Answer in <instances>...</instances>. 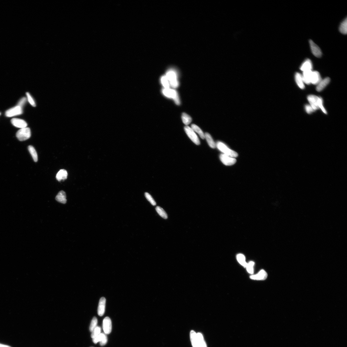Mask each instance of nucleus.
Listing matches in <instances>:
<instances>
[{
	"instance_id": "1",
	"label": "nucleus",
	"mask_w": 347,
	"mask_h": 347,
	"mask_svg": "<svg viewBox=\"0 0 347 347\" xmlns=\"http://www.w3.org/2000/svg\"><path fill=\"white\" fill-rule=\"evenodd\" d=\"M190 335L193 347H207L204 337L201 333H197L194 331H192Z\"/></svg>"
},
{
	"instance_id": "2",
	"label": "nucleus",
	"mask_w": 347,
	"mask_h": 347,
	"mask_svg": "<svg viewBox=\"0 0 347 347\" xmlns=\"http://www.w3.org/2000/svg\"><path fill=\"white\" fill-rule=\"evenodd\" d=\"M307 99L310 105L315 111L321 109L324 113L327 114L323 107V100L321 98L315 95H310L308 96Z\"/></svg>"
},
{
	"instance_id": "3",
	"label": "nucleus",
	"mask_w": 347,
	"mask_h": 347,
	"mask_svg": "<svg viewBox=\"0 0 347 347\" xmlns=\"http://www.w3.org/2000/svg\"><path fill=\"white\" fill-rule=\"evenodd\" d=\"M216 147L223 154L228 156L236 158L238 156V154L235 151L230 149L225 144L219 141L216 144Z\"/></svg>"
},
{
	"instance_id": "4",
	"label": "nucleus",
	"mask_w": 347,
	"mask_h": 347,
	"mask_svg": "<svg viewBox=\"0 0 347 347\" xmlns=\"http://www.w3.org/2000/svg\"><path fill=\"white\" fill-rule=\"evenodd\" d=\"M165 76L170 84L172 87L176 88L178 87L179 84L178 80V75L175 71L170 70L166 72Z\"/></svg>"
},
{
	"instance_id": "5",
	"label": "nucleus",
	"mask_w": 347,
	"mask_h": 347,
	"mask_svg": "<svg viewBox=\"0 0 347 347\" xmlns=\"http://www.w3.org/2000/svg\"><path fill=\"white\" fill-rule=\"evenodd\" d=\"M163 95L166 97L173 99L177 105L180 104V100L177 92L174 90L170 88H164L162 90Z\"/></svg>"
},
{
	"instance_id": "6",
	"label": "nucleus",
	"mask_w": 347,
	"mask_h": 347,
	"mask_svg": "<svg viewBox=\"0 0 347 347\" xmlns=\"http://www.w3.org/2000/svg\"><path fill=\"white\" fill-rule=\"evenodd\" d=\"M31 136L30 129L28 127L21 128L16 133V137L19 141H23L30 138Z\"/></svg>"
},
{
	"instance_id": "7",
	"label": "nucleus",
	"mask_w": 347,
	"mask_h": 347,
	"mask_svg": "<svg viewBox=\"0 0 347 347\" xmlns=\"http://www.w3.org/2000/svg\"><path fill=\"white\" fill-rule=\"evenodd\" d=\"M187 136L191 141L197 145H199L200 142L198 137L194 131L191 128L187 126L184 128Z\"/></svg>"
},
{
	"instance_id": "8",
	"label": "nucleus",
	"mask_w": 347,
	"mask_h": 347,
	"mask_svg": "<svg viewBox=\"0 0 347 347\" xmlns=\"http://www.w3.org/2000/svg\"><path fill=\"white\" fill-rule=\"evenodd\" d=\"M23 113L22 108L20 106L17 105L16 107L10 109L7 111L5 114L8 117H12L15 116L22 114Z\"/></svg>"
},
{
	"instance_id": "9",
	"label": "nucleus",
	"mask_w": 347,
	"mask_h": 347,
	"mask_svg": "<svg viewBox=\"0 0 347 347\" xmlns=\"http://www.w3.org/2000/svg\"><path fill=\"white\" fill-rule=\"evenodd\" d=\"M220 158L222 162L226 166L233 165L236 162V160L235 158L228 156L224 154H220Z\"/></svg>"
},
{
	"instance_id": "10",
	"label": "nucleus",
	"mask_w": 347,
	"mask_h": 347,
	"mask_svg": "<svg viewBox=\"0 0 347 347\" xmlns=\"http://www.w3.org/2000/svg\"><path fill=\"white\" fill-rule=\"evenodd\" d=\"M103 329L106 334H109L111 333L112 330V322L109 317H106L103 321Z\"/></svg>"
},
{
	"instance_id": "11",
	"label": "nucleus",
	"mask_w": 347,
	"mask_h": 347,
	"mask_svg": "<svg viewBox=\"0 0 347 347\" xmlns=\"http://www.w3.org/2000/svg\"><path fill=\"white\" fill-rule=\"evenodd\" d=\"M309 42L312 54L317 57H321L322 55V53L320 48L312 40H310Z\"/></svg>"
},
{
	"instance_id": "12",
	"label": "nucleus",
	"mask_w": 347,
	"mask_h": 347,
	"mask_svg": "<svg viewBox=\"0 0 347 347\" xmlns=\"http://www.w3.org/2000/svg\"><path fill=\"white\" fill-rule=\"evenodd\" d=\"M93 339V342L95 344H96L100 342L101 346H104L108 342L107 336L105 333H101Z\"/></svg>"
},
{
	"instance_id": "13",
	"label": "nucleus",
	"mask_w": 347,
	"mask_h": 347,
	"mask_svg": "<svg viewBox=\"0 0 347 347\" xmlns=\"http://www.w3.org/2000/svg\"><path fill=\"white\" fill-rule=\"evenodd\" d=\"M311 83L317 85L321 81V77L320 73L317 71H312L310 76Z\"/></svg>"
},
{
	"instance_id": "14",
	"label": "nucleus",
	"mask_w": 347,
	"mask_h": 347,
	"mask_svg": "<svg viewBox=\"0 0 347 347\" xmlns=\"http://www.w3.org/2000/svg\"><path fill=\"white\" fill-rule=\"evenodd\" d=\"M267 277V274L266 271L264 270H261L257 274L251 276L250 278L254 280H264Z\"/></svg>"
},
{
	"instance_id": "15",
	"label": "nucleus",
	"mask_w": 347,
	"mask_h": 347,
	"mask_svg": "<svg viewBox=\"0 0 347 347\" xmlns=\"http://www.w3.org/2000/svg\"><path fill=\"white\" fill-rule=\"evenodd\" d=\"M11 122L14 126L21 129L26 127L27 125L25 121L19 118H13L12 119Z\"/></svg>"
},
{
	"instance_id": "16",
	"label": "nucleus",
	"mask_w": 347,
	"mask_h": 347,
	"mask_svg": "<svg viewBox=\"0 0 347 347\" xmlns=\"http://www.w3.org/2000/svg\"><path fill=\"white\" fill-rule=\"evenodd\" d=\"M106 299L103 297L100 298L98 307V313L100 316H103L105 312Z\"/></svg>"
},
{
	"instance_id": "17",
	"label": "nucleus",
	"mask_w": 347,
	"mask_h": 347,
	"mask_svg": "<svg viewBox=\"0 0 347 347\" xmlns=\"http://www.w3.org/2000/svg\"><path fill=\"white\" fill-rule=\"evenodd\" d=\"M313 65L312 61L309 59H306L302 63L300 67V70L305 72L312 70Z\"/></svg>"
},
{
	"instance_id": "18",
	"label": "nucleus",
	"mask_w": 347,
	"mask_h": 347,
	"mask_svg": "<svg viewBox=\"0 0 347 347\" xmlns=\"http://www.w3.org/2000/svg\"><path fill=\"white\" fill-rule=\"evenodd\" d=\"M330 79L328 77L326 78L319 82L317 84L316 87V90L318 92H321L330 83Z\"/></svg>"
},
{
	"instance_id": "19",
	"label": "nucleus",
	"mask_w": 347,
	"mask_h": 347,
	"mask_svg": "<svg viewBox=\"0 0 347 347\" xmlns=\"http://www.w3.org/2000/svg\"><path fill=\"white\" fill-rule=\"evenodd\" d=\"M295 78L296 83L299 87L301 89H304L305 86L303 80L302 75L300 73L297 72L295 74Z\"/></svg>"
},
{
	"instance_id": "20",
	"label": "nucleus",
	"mask_w": 347,
	"mask_h": 347,
	"mask_svg": "<svg viewBox=\"0 0 347 347\" xmlns=\"http://www.w3.org/2000/svg\"><path fill=\"white\" fill-rule=\"evenodd\" d=\"M65 192L63 191H60L56 197V200L61 203L65 204L67 202Z\"/></svg>"
},
{
	"instance_id": "21",
	"label": "nucleus",
	"mask_w": 347,
	"mask_h": 347,
	"mask_svg": "<svg viewBox=\"0 0 347 347\" xmlns=\"http://www.w3.org/2000/svg\"><path fill=\"white\" fill-rule=\"evenodd\" d=\"M67 173L65 169H61L57 173L56 178L59 181L66 179L67 178Z\"/></svg>"
},
{
	"instance_id": "22",
	"label": "nucleus",
	"mask_w": 347,
	"mask_h": 347,
	"mask_svg": "<svg viewBox=\"0 0 347 347\" xmlns=\"http://www.w3.org/2000/svg\"><path fill=\"white\" fill-rule=\"evenodd\" d=\"M205 138L210 147L213 149L216 147V144L209 133L206 132L205 134Z\"/></svg>"
},
{
	"instance_id": "23",
	"label": "nucleus",
	"mask_w": 347,
	"mask_h": 347,
	"mask_svg": "<svg viewBox=\"0 0 347 347\" xmlns=\"http://www.w3.org/2000/svg\"><path fill=\"white\" fill-rule=\"evenodd\" d=\"M191 128L195 132H196L199 135L202 139H205V134L197 125L195 124H192L191 125Z\"/></svg>"
},
{
	"instance_id": "24",
	"label": "nucleus",
	"mask_w": 347,
	"mask_h": 347,
	"mask_svg": "<svg viewBox=\"0 0 347 347\" xmlns=\"http://www.w3.org/2000/svg\"><path fill=\"white\" fill-rule=\"evenodd\" d=\"M340 31L342 34L346 35L347 32V20L345 18L340 24L339 27Z\"/></svg>"
},
{
	"instance_id": "25",
	"label": "nucleus",
	"mask_w": 347,
	"mask_h": 347,
	"mask_svg": "<svg viewBox=\"0 0 347 347\" xmlns=\"http://www.w3.org/2000/svg\"><path fill=\"white\" fill-rule=\"evenodd\" d=\"M237 259L239 264L246 268L247 263L246 261L245 256L243 254H239L237 256Z\"/></svg>"
},
{
	"instance_id": "26",
	"label": "nucleus",
	"mask_w": 347,
	"mask_h": 347,
	"mask_svg": "<svg viewBox=\"0 0 347 347\" xmlns=\"http://www.w3.org/2000/svg\"><path fill=\"white\" fill-rule=\"evenodd\" d=\"M28 149L31 155L33 158V160L35 162H37L38 161V155L36 151L35 148L32 146H30L28 147Z\"/></svg>"
},
{
	"instance_id": "27",
	"label": "nucleus",
	"mask_w": 347,
	"mask_h": 347,
	"mask_svg": "<svg viewBox=\"0 0 347 347\" xmlns=\"http://www.w3.org/2000/svg\"><path fill=\"white\" fill-rule=\"evenodd\" d=\"M182 119L183 122L186 125L189 124L192 122V118L188 114L186 113H183L182 115Z\"/></svg>"
},
{
	"instance_id": "28",
	"label": "nucleus",
	"mask_w": 347,
	"mask_h": 347,
	"mask_svg": "<svg viewBox=\"0 0 347 347\" xmlns=\"http://www.w3.org/2000/svg\"><path fill=\"white\" fill-rule=\"evenodd\" d=\"M156 210L158 214L161 217L165 219H168V215L166 211L162 208L160 206H157L156 208Z\"/></svg>"
},
{
	"instance_id": "29",
	"label": "nucleus",
	"mask_w": 347,
	"mask_h": 347,
	"mask_svg": "<svg viewBox=\"0 0 347 347\" xmlns=\"http://www.w3.org/2000/svg\"><path fill=\"white\" fill-rule=\"evenodd\" d=\"M160 82L164 88H169L170 84L165 75L161 77Z\"/></svg>"
},
{
	"instance_id": "30",
	"label": "nucleus",
	"mask_w": 347,
	"mask_h": 347,
	"mask_svg": "<svg viewBox=\"0 0 347 347\" xmlns=\"http://www.w3.org/2000/svg\"><path fill=\"white\" fill-rule=\"evenodd\" d=\"M255 263L253 261H250L247 263L246 268H247V271L250 274H253L254 273V266Z\"/></svg>"
},
{
	"instance_id": "31",
	"label": "nucleus",
	"mask_w": 347,
	"mask_h": 347,
	"mask_svg": "<svg viewBox=\"0 0 347 347\" xmlns=\"http://www.w3.org/2000/svg\"><path fill=\"white\" fill-rule=\"evenodd\" d=\"M98 322L97 318L94 317L91 321L90 327V330L91 332H92L95 328L97 326Z\"/></svg>"
},
{
	"instance_id": "32",
	"label": "nucleus",
	"mask_w": 347,
	"mask_h": 347,
	"mask_svg": "<svg viewBox=\"0 0 347 347\" xmlns=\"http://www.w3.org/2000/svg\"><path fill=\"white\" fill-rule=\"evenodd\" d=\"M101 328L99 326H96L92 332L91 337L93 339L101 333Z\"/></svg>"
},
{
	"instance_id": "33",
	"label": "nucleus",
	"mask_w": 347,
	"mask_h": 347,
	"mask_svg": "<svg viewBox=\"0 0 347 347\" xmlns=\"http://www.w3.org/2000/svg\"><path fill=\"white\" fill-rule=\"evenodd\" d=\"M145 196L147 199L150 202V204L153 206H155L156 205V203L155 200L153 199L152 197L150 194L148 193V192H146L145 193Z\"/></svg>"
},
{
	"instance_id": "34",
	"label": "nucleus",
	"mask_w": 347,
	"mask_h": 347,
	"mask_svg": "<svg viewBox=\"0 0 347 347\" xmlns=\"http://www.w3.org/2000/svg\"><path fill=\"white\" fill-rule=\"evenodd\" d=\"M26 94L27 96V99L29 102L30 103V104L33 107H36V104L35 102L34 99L32 97L30 93L28 92L26 93Z\"/></svg>"
},
{
	"instance_id": "35",
	"label": "nucleus",
	"mask_w": 347,
	"mask_h": 347,
	"mask_svg": "<svg viewBox=\"0 0 347 347\" xmlns=\"http://www.w3.org/2000/svg\"><path fill=\"white\" fill-rule=\"evenodd\" d=\"M305 109L306 112L308 114L311 113L315 111L310 105H306L305 106Z\"/></svg>"
},
{
	"instance_id": "36",
	"label": "nucleus",
	"mask_w": 347,
	"mask_h": 347,
	"mask_svg": "<svg viewBox=\"0 0 347 347\" xmlns=\"http://www.w3.org/2000/svg\"><path fill=\"white\" fill-rule=\"evenodd\" d=\"M26 100L27 99L25 98L24 97L22 98L19 101L17 105L20 106V107L22 108L23 106L26 103Z\"/></svg>"
},
{
	"instance_id": "37",
	"label": "nucleus",
	"mask_w": 347,
	"mask_h": 347,
	"mask_svg": "<svg viewBox=\"0 0 347 347\" xmlns=\"http://www.w3.org/2000/svg\"><path fill=\"white\" fill-rule=\"evenodd\" d=\"M0 347H11L10 346H9L8 345H3V344H0Z\"/></svg>"
},
{
	"instance_id": "38",
	"label": "nucleus",
	"mask_w": 347,
	"mask_h": 347,
	"mask_svg": "<svg viewBox=\"0 0 347 347\" xmlns=\"http://www.w3.org/2000/svg\"><path fill=\"white\" fill-rule=\"evenodd\" d=\"M1 113H0V115H1Z\"/></svg>"
}]
</instances>
